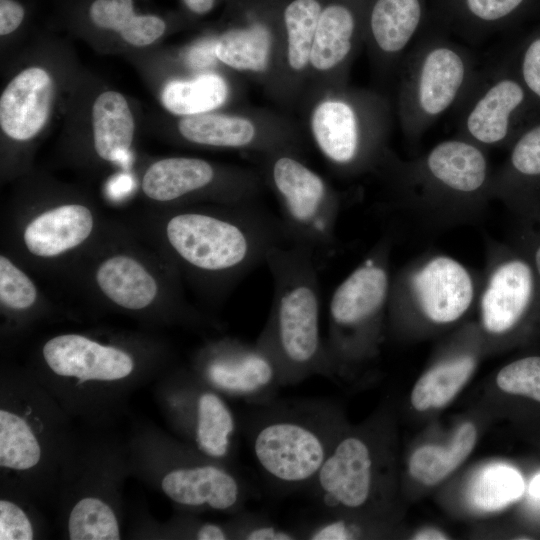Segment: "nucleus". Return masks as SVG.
<instances>
[{
    "mask_svg": "<svg viewBox=\"0 0 540 540\" xmlns=\"http://www.w3.org/2000/svg\"><path fill=\"white\" fill-rule=\"evenodd\" d=\"M245 432L260 473L281 495L307 490L345 429L325 398H274L250 405Z\"/></svg>",
    "mask_w": 540,
    "mask_h": 540,
    "instance_id": "obj_1",
    "label": "nucleus"
},
{
    "mask_svg": "<svg viewBox=\"0 0 540 540\" xmlns=\"http://www.w3.org/2000/svg\"><path fill=\"white\" fill-rule=\"evenodd\" d=\"M373 173L398 204L438 224L469 219L492 198L486 150L459 136L410 160L389 147Z\"/></svg>",
    "mask_w": 540,
    "mask_h": 540,
    "instance_id": "obj_2",
    "label": "nucleus"
},
{
    "mask_svg": "<svg viewBox=\"0 0 540 540\" xmlns=\"http://www.w3.org/2000/svg\"><path fill=\"white\" fill-rule=\"evenodd\" d=\"M265 264L273 280V299L255 341L271 357L281 387L297 385L314 375L326 377L314 252L287 243L271 249Z\"/></svg>",
    "mask_w": 540,
    "mask_h": 540,
    "instance_id": "obj_3",
    "label": "nucleus"
},
{
    "mask_svg": "<svg viewBox=\"0 0 540 540\" xmlns=\"http://www.w3.org/2000/svg\"><path fill=\"white\" fill-rule=\"evenodd\" d=\"M165 235L177 257L195 272L235 283L289 243L279 217L253 202L231 203L220 213L185 211L172 216Z\"/></svg>",
    "mask_w": 540,
    "mask_h": 540,
    "instance_id": "obj_4",
    "label": "nucleus"
},
{
    "mask_svg": "<svg viewBox=\"0 0 540 540\" xmlns=\"http://www.w3.org/2000/svg\"><path fill=\"white\" fill-rule=\"evenodd\" d=\"M303 130L340 177L374 172L392 128V107L382 93L349 84L303 95Z\"/></svg>",
    "mask_w": 540,
    "mask_h": 540,
    "instance_id": "obj_5",
    "label": "nucleus"
},
{
    "mask_svg": "<svg viewBox=\"0 0 540 540\" xmlns=\"http://www.w3.org/2000/svg\"><path fill=\"white\" fill-rule=\"evenodd\" d=\"M479 68L473 54L435 27L415 40L397 69L396 114L403 135L416 142L455 109Z\"/></svg>",
    "mask_w": 540,
    "mask_h": 540,
    "instance_id": "obj_6",
    "label": "nucleus"
},
{
    "mask_svg": "<svg viewBox=\"0 0 540 540\" xmlns=\"http://www.w3.org/2000/svg\"><path fill=\"white\" fill-rule=\"evenodd\" d=\"M389 243L380 241L336 287L328 307L326 377L343 373L373 352L388 310Z\"/></svg>",
    "mask_w": 540,
    "mask_h": 540,
    "instance_id": "obj_7",
    "label": "nucleus"
},
{
    "mask_svg": "<svg viewBox=\"0 0 540 540\" xmlns=\"http://www.w3.org/2000/svg\"><path fill=\"white\" fill-rule=\"evenodd\" d=\"M265 186L273 192L289 243L325 252L335 242L341 209L337 190L289 150L255 154Z\"/></svg>",
    "mask_w": 540,
    "mask_h": 540,
    "instance_id": "obj_8",
    "label": "nucleus"
},
{
    "mask_svg": "<svg viewBox=\"0 0 540 540\" xmlns=\"http://www.w3.org/2000/svg\"><path fill=\"white\" fill-rule=\"evenodd\" d=\"M479 286L458 260L445 254H426L391 277L390 315L415 311L433 325H447L470 309Z\"/></svg>",
    "mask_w": 540,
    "mask_h": 540,
    "instance_id": "obj_9",
    "label": "nucleus"
},
{
    "mask_svg": "<svg viewBox=\"0 0 540 540\" xmlns=\"http://www.w3.org/2000/svg\"><path fill=\"white\" fill-rule=\"evenodd\" d=\"M285 0H227L213 52L226 68L259 84L270 96L277 72Z\"/></svg>",
    "mask_w": 540,
    "mask_h": 540,
    "instance_id": "obj_10",
    "label": "nucleus"
},
{
    "mask_svg": "<svg viewBox=\"0 0 540 540\" xmlns=\"http://www.w3.org/2000/svg\"><path fill=\"white\" fill-rule=\"evenodd\" d=\"M178 136L196 146L263 154L289 150L302 153L305 136L291 117L262 108L213 111L178 117Z\"/></svg>",
    "mask_w": 540,
    "mask_h": 540,
    "instance_id": "obj_11",
    "label": "nucleus"
},
{
    "mask_svg": "<svg viewBox=\"0 0 540 540\" xmlns=\"http://www.w3.org/2000/svg\"><path fill=\"white\" fill-rule=\"evenodd\" d=\"M528 93L519 77L504 67L480 69L455 108L457 136L485 150L512 143Z\"/></svg>",
    "mask_w": 540,
    "mask_h": 540,
    "instance_id": "obj_12",
    "label": "nucleus"
},
{
    "mask_svg": "<svg viewBox=\"0 0 540 540\" xmlns=\"http://www.w3.org/2000/svg\"><path fill=\"white\" fill-rule=\"evenodd\" d=\"M483 329L512 332L540 307V282L528 257L513 243L490 246L488 266L478 291Z\"/></svg>",
    "mask_w": 540,
    "mask_h": 540,
    "instance_id": "obj_13",
    "label": "nucleus"
},
{
    "mask_svg": "<svg viewBox=\"0 0 540 540\" xmlns=\"http://www.w3.org/2000/svg\"><path fill=\"white\" fill-rule=\"evenodd\" d=\"M346 428L306 490L320 512L359 513L375 499L378 460L375 447Z\"/></svg>",
    "mask_w": 540,
    "mask_h": 540,
    "instance_id": "obj_14",
    "label": "nucleus"
},
{
    "mask_svg": "<svg viewBox=\"0 0 540 540\" xmlns=\"http://www.w3.org/2000/svg\"><path fill=\"white\" fill-rule=\"evenodd\" d=\"M368 3L369 0L324 1L305 93L349 84L351 67L364 46Z\"/></svg>",
    "mask_w": 540,
    "mask_h": 540,
    "instance_id": "obj_15",
    "label": "nucleus"
},
{
    "mask_svg": "<svg viewBox=\"0 0 540 540\" xmlns=\"http://www.w3.org/2000/svg\"><path fill=\"white\" fill-rule=\"evenodd\" d=\"M202 374L219 392L248 405L273 400L281 387L271 357L256 341L228 339L218 343L203 359Z\"/></svg>",
    "mask_w": 540,
    "mask_h": 540,
    "instance_id": "obj_16",
    "label": "nucleus"
},
{
    "mask_svg": "<svg viewBox=\"0 0 540 540\" xmlns=\"http://www.w3.org/2000/svg\"><path fill=\"white\" fill-rule=\"evenodd\" d=\"M324 1H284L277 72L269 97L285 108H298L306 91L311 54Z\"/></svg>",
    "mask_w": 540,
    "mask_h": 540,
    "instance_id": "obj_17",
    "label": "nucleus"
},
{
    "mask_svg": "<svg viewBox=\"0 0 540 540\" xmlns=\"http://www.w3.org/2000/svg\"><path fill=\"white\" fill-rule=\"evenodd\" d=\"M428 0H369L364 46L383 78L397 69L424 27Z\"/></svg>",
    "mask_w": 540,
    "mask_h": 540,
    "instance_id": "obj_18",
    "label": "nucleus"
},
{
    "mask_svg": "<svg viewBox=\"0 0 540 540\" xmlns=\"http://www.w3.org/2000/svg\"><path fill=\"white\" fill-rule=\"evenodd\" d=\"M195 462L171 469L161 480L163 492L175 503L240 512L250 497L247 484L220 464Z\"/></svg>",
    "mask_w": 540,
    "mask_h": 540,
    "instance_id": "obj_19",
    "label": "nucleus"
},
{
    "mask_svg": "<svg viewBox=\"0 0 540 540\" xmlns=\"http://www.w3.org/2000/svg\"><path fill=\"white\" fill-rule=\"evenodd\" d=\"M43 357L55 374L80 381L119 380L130 375L134 368L132 357L125 351L78 334L50 339L43 347Z\"/></svg>",
    "mask_w": 540,
    "mask_h": 540,
    "instance_id": "obj_20",
    "label": "nucleus"
},
{
    "mask_svg": "<svg viewBox=\"0 0 540 540\" xmlns=\"http://www.w3.org/2000/svg\"><path fill=\"white\" fill-rule=\"evenodd\" d=\"M50 74L33 66L18 73L0 98V126L11 139L27 141L46 124L53 102Z\"/></svg>",
    "mask_w": 540,
    "mask_h": 540,
    "instance_id": "obj_21",
    "label": "nucleus"
},
{
    "mask_svg": "<svg viewBox=\"0 0 540 540\" xmlns=\"http://www.w3.org/2000/svg\"><path fill=\"white\" fill-rule=\"evenodd\" d=\"M491 195L515 216L540 201V123L514 139L506 162L493 173Z\"/></svg>",
    "mask_w": 540,
    "mask_h": 540,
    "instance_id": "obj_22",
    "label": "nucleus"
},
{
    "mask_svg": "<svg viewBox=\"0 0 540 540\" xmlns=\"http://www.w3.org/2000/svg\"><path fill=\"white\" fill-rule=\"evenodd\" d=\"M526 0H433L436 27L476 43L501 28Z\"/></svg>",
    "mask_w": 540,
    "mask_h": 540,
    "instance_id": "obj_23",
    "label": "nucleus"
},
{
    "mask_svg": "<svg viewBox=\"0 0 540 540\" xmlns=\"http://www.w3.org/2000/svg\"><path fill=\"white\" fill-rule=\"evenodd\" d=\"M94 225L91 211L81 204H66L35 217L25 228L26 248L39 257H55L83 243Z\"/></svg>",
    "mask_w": 540,
    "mask_h": 540,
    "instance_id": "obj_24",
    "label": "nucleus"
},
{
    "mask_svg": "<svg viewBox=\"0 0 540 540\" xmlns=\"http://www.w3.org/2000/svg\"><path fill=\"white\" fill-rule=\"evenodd\" d=\"M83 13L93 27L117 33L135 47L152 44L168 29L166 18L138 13L135 0H90Z\"/></svg>",
    "mask_w": 540,
    "mask_h": 540,
    "instance_id": "obj_25",
    "label": "nucleus"
},
{
    "mask_svg": "<svg viewBox=\"0 0 540 540\" xmlns=\"http://www.w3.org/2000/svg\"><path fill=\"white\" fill-rule=\"evenodd\" d=\"M237 427L235 415L218 392L203 389L196 394L192 437L198 452L216 461L230 458Z\"/></svg>",
    "mask_w": 540,
    "mask_h": 540,
    "instance_id": "obj_26",
    "label": "nucleus"
},
{
    "mask_svg": "<svg viewBox=\"0 0 540 540\" xmlns=\"http://www.w3.org/2000/svg\"><path fill=\"white\" fill-rule=\"evenodd\" d=\"M231 81L221 73L206 71L188 79L168 82L161 102L170 113L182 117L217 111L236 94Z\"/></svg>",
    "mask_w": 540,
    "mask_h": 540,
    "instance_id": "obj_27",
    "label": "nucleus"
},
{
    "mask_svg": "<svg viewBox=\"0 0 540 540\" xmlns=\"http://www.w3.org/2000/svg\"><path fill=\"white\" fill-rule=\"evenodd\" d=\"M100 290L120 307L140 310L152 303L158 284L147 269L127 255L112 256L96 272Z\"/></svg>",
    "mask_w": 540,
    "mask_h": 540,
    "instance_id": "obj_28",
    "label": "nucleus"
},
{
    "mask_svg": "<svg viewBox=\"0 0 540 540\" xmlns=\"http://www.w3.org/2000/svg\"><path fill=\"white\" fill-rule=\"evenodd\" d=\"M93 143L97 155L116 161L129 150L134 137V118L126 98L117 91H104L92 106Z\"/></svg>",
    "mask_w": 540,
    "mask_h": 540,
    "instance_id": "obj_29",
    "label": "nucleus"
},
{
    "mask_svg": "<svg viewBox=\"0 0 540 540\" xmlns=\"http://www.w3.org/2000/svg\"><path fill=\"white\" fill-rule=\"evenodd\" d=\"M476 366L472 354L444 360L428 370L415 384L411 404L418 411L446 405L468 381Z\"/></svg>",
    "mask_w": 540,
    "mask_h": 540,
    "instance_id": "obj_30",
    "label": "nucleus"
},
{
    "mask_svg": "<svg viewBox=\"0 0 540 540\" xmlns=\"http://www.w3.org/2000/svg\"><path fill=\"white\" fill-rule=\"evenodd\" d=\"M477 438L472 423L457 430L447 448L425 445L418 448L409 460L410 475L424 485H434L455 470L471 453Z\"/></svg>",
    "mask_w": 540,
    "mask_h": 540,
    "instance_id": "obj_31",
    "label": "nucleus"
},
{
    "mask_svg": "<svg viewBox=\"0 0 540 540\" xmlns=\"http://www.w3.org/2000/svg\"><path fill=\"white\" fill-rule=\"evenodd\" d=\"M525 483L514 467L497 463L484 467L473 478L469 490L470 504L480 511H498L518 500Z\"/></svg>",
    "mask_w": 540,
    "mask_h": 540,
    "instance_id": "obj_32",
    "label": "nucleus"
},
{
    "mask_svg": "<svg viewBox=\"0 0 540 540\" xmlns=\"http://www.w3.org/2000/svg\"><path fill=\"white\" fill-rule=\"evenodd\" d=\"M41 447L28 423L17 414L0 410V466L28 470L38 464Z\"/></svg>",
    "mask_w": 540,
    "mask_h": 540,
    "instance_id": "obj_33",
    "label": "nucleus"
},
{
    "mask_svg": "<svg viewBox=\"0 0 540 540\" xmlns=\"http://www.w3.org/2000/svg\"><path fill=\"white\" fill-rule=\"evenodd\" d=\"M71 540H118L119 525L111 507L96 497H85L72 508L68 519Z\"/></svg>",
    "mask_w": 540,
    "mask_h": 540,
    "instance_id": "obj_34",
    "label": "nucleus"
},
{
    "mask_svg": "<svg viewBox=\"0 0 540 540\" xmlns=\"http://www.w3.org/2000/svg\"><path fill=\"white\" fill-rule=\"evenodd\" d=\"M499 388L540 402V357L528 356L504 366L496 378Z\"/></svg>",
    "mask_w": 540,
    "mask_h": 540,
    "instance_id": "obj_35",
    "label": "nucleus"
},
{
    "mask_svg": "<svg viewBox=\"0 0 540 540\" xmlns=\"http://www.w3.org/2000/svg\"><path fill=\"white\" fill-rule=\"evenodd\" d=\"M37 299V289L31 279L4 255L0 256V300L15 310L31 307Z\"/></svg>",
    "mask_w": 540,
    "mask_h": 540,
    "instance_id": "obj_36",
    "label": "nucleus"
},
{
    "mask_svg": "<svg viewBox=\"0 0 540 540\" xmlns=\"http://www.w3.org/2000/svg\"><path fill=\"white\" fill-rule=\"evenodd\" d=\"M230 524L233 539L242 540H297L300 535L296 528L282 526L268 517L240 511Z\"/></svg>",
    "mask_w": 540,
    "mask_h": 540,
    "instance_id": "obj_37",
    "label": "nucleus"
},
{
    "mask_svg": "<svg viewBox=\"0 0 540 540\" xmlns=\"http://www.w3.org/2000/svg\"><path fill=\"white\" fill-rule=\"evenodd\" d=\"M515 217L517 228L513 244L528 257L540 282V201Z\"/></svg>",
    "mask_w": 540,
    "mask_h": 540,
    "instance_id": "obj_38",
    "label": "nucleus"
},
{
    "mask_svg": "<svg viewBox=\"0 0 540 540\" xmlns=\"http://www.w3.org/2000/svg\"><path fill=\"white\" fill-rule=\"evenodd\" d=\"M34 531L25 512L15 503L0 501V539L31 540Z\"/></svg>",
    "mask_w": 540,
    "mask_h": 540,
    "instance_id": "obj_39",
    "label": "nucleus"
},
{
    "mask_svg": "<svg viewBox=\"0 0 540 540\" xmlns=\"http://www.w3.org/2000/svg\"><path fill=\"white\" fill-rule=\"evenodd\" d=\"M518 77L527 91L540 100V35L531 39L523 50Z\"/></svg>",
    "mask_w": 540,
    "mask_h": 540,
    "instance_id": "obj_40",
    "label": "nucleus"
},
{
    "mask_svg": "<svg viewBox=\"0 0 540 540\" xmlns=\"http://www.w3.org/2000/svg\"><path fill=\"white\" fill-rule=\"evenodd\" d=\"M26 8L18 0H0V35L7 36L20 28L26 18Z\"/></svg>",
    "mask_w": 540,
    "mask_h": 540,
    "instance_id": "obj_41",
    "label": "nucleus"
},
{
    "mask_svg": "<svg viewBox=\"0 0 540 540\" xmlns=\"http://www.w3.org/2000/svg\"><path fill=\"white\" fill-rule=\"evenodd\" d=\"M223 1L227 0H180L185 13L192 17L211 13Z\"/></svg>",
    "mask_w": 540,
    "mask_h": 540,
    "instance_id": "obj_42",
    "label": "nucleus"
},
{
    "mask_svg": "<svg viewBox=\"0 0 540 540\" xmlns=\"http://www.w3.org/2000/svg\"><path fill=\"white\" fill-rule=\"evenodd\" d=\"M413 539L416 540H435V539H447V536L436 529H425L414 535Z\"/></svg>",
    "mask_w": 540,
    "mask_h": 540,
    "instance_id": "obj_43",
    "label": "nucleus"
},
{
    "mask_svg": "<svg viewBox=\"0 0 540 540\" xmlns=\"http://www.w3.org/2000/svg\"><path fill=\"white\" fill-rule=\"evenodd\" d=\"M529 495L536 500H540V473L535 475L528 486Z\"/></svg>",
    "mask_w": 540,
    "mask_h": 540,
    "instance_id": "obj_44",
    "label": "nucleus"
}]
</instances>
